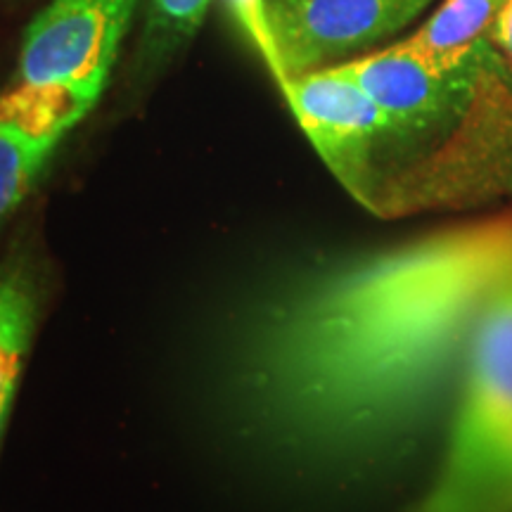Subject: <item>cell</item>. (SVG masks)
<instances>
[{"mask_svg": "<svg viewBox=\"0 0 512 512\" xmlns=\"http://www.w3.org/2000/svg\"><path fill=\"white\" fill-rule=\"evenodd\" d=\"M512 271V216L283 273L223 330V420L256 460L361 479L406 456Z\"/></svg>", "mask_w": 512, "mask_h": 512, "instance_id": "6da1fadb", "label": "cell"}, {"mask_svg": "<svg viewBox=\"0 0 512 512\" xmlns=\"http://www.w3.org/2000/svg\"><path fill=\"white\" fill-rule=\"evenodd\" d=\"M512 441V271L498 287L453 406L437 477L413 512H467L486 472Z\"/></svg>", "mask_w": 512, "mask_h": 512, "instance_id": "7a4b0ae2", "label": "cell"}, {"mask_svg": "<svg viewBox=\"0 0 512 512\" xmlns=\"http://www.w3.org/2000/svg\"><path fill=\"white\" fill-rule=\"evenodd\" d=\"M280 93L313 150L363 207L382 216L389 176L384 155L399 143L392 121L335 64L294 76Z\"/></svg>", "mask_w": 512, "mask_h": 512, "instance_id": "3957f363", "label": "cell"}, {"mask_svg": "<svg viewBox=\"0 0 512 512\" xmlns=\"http://www.w3.org/2000/svg\"><path fill=\"white\" fill-rule=\"evenodd\" d=\"M489 57L486 41L456 53H425L406 38L335 67L387 114L399 140H408L467 110Z\"/></svg>", "mask_w": 512, "mask_h": 512, "instance_id": "277c9868", "label": "cell"}, {"mask_svg": "<svg viewBox=\"0 0 512 512\" xmlns=\"http://www.w3.org/2000/svg\"><path fill=\"white\" fill-rule=\"evenodd\" d=\"M140 0H50L24 34L19 81H67L100 98Z\"/></svg>", "mask_w": 512, "mask_h": 512, "instance_id": "5b68a950", "label": "cell"}, {"mask_svg": "<svg viewBox=\"0 0 512 512\" xmlns=\"http://www.w3.org/2000/svg\"><path fill=\"white\" fill-rule=\"evenodd\" d=\"M430 5L432 0H266L283 67L280 86L396 34Z\"/></svg>", "mask_w": 512, "mask_h": 512, "instance_id": "8992f818", "label": "cell"}, {"mask_svg": "<svg viewBox=\"0 0 512 512\" xmlns=\"http://www.w3.org/2000/svg\"><path fill=\"white\" fill-rule=\"evenodd\" d=\"M48 294V256L27 235L0 261V446Z\"/></svg>", "mask_w": 512, "mask_h": 512, "instance_id": "52a82bcc", "label": "cell"}, {"mask_svg": "<svg viewBox=\"0 0 512 512\" xmlns=\"http://www.w3.org/2000/svg\"><path fill=\"white\" fill-rule=\"evenodd\" d=\"M98 95L67 81H19L0 93V126L38 145L57 147L93 110Z\"/></svg>", "mask_w": 512, "mask_h": 512, "instance_id": "ba28073f", "label": "cell"}, {"mask_svg": "<svg viewBox=\"0 0 512 512\" xmlns=\"http://www.w3.org/2000/svg\"><path fill=\"white\" fill-rule=\"evenodd\" d=\"M209 5L211 0H150L136 53L140 81L164 69L188 46L202 27Z\"/></svg>", "mask_w": 512, "mask_h": 512, "instance_id": "9c48e42d", "label": "cell"}, {"mask_svg": "<svg viewBox=\"0 0 512 512\" xmlns=\"http://www.w3.org/2000/svg\"><path fill=\"white\" fill-rule=\"evenodd\" d=\"M501 0H444L408 38L425 53H456L489 38Z\"/></svg>", "mask_w": 512, "mask_h": 512, "instance_id": "30bf717a", "label": "cell"}, {"mask_svg": "<svg viewBox=\"0 0 512 512\" xmlns=\"http://www.w3.org/2000/svg\"><path fill=\"white\" fill-rule=\"evenodd\" d=\"M55 150L0 126V233L46 174Z\"/></svg>", "mask_w": 512, "mask_h": 512, "instance_id": "8fae6325", "label": "cell"}, {"mask_svg": "<svg viewBox=\"0 0 512 512\" xmlns=\"http://www.w3.org/2000/svg\"><path fill=\"white\" fill-rule=\"evenodd\" d=\"M226 3L230 12H233V19L242 29V34L247 36V41L252 43L275 83L280 86V81H283V67H280L278 48H275L271 22H268L266 0H226Z\"/></svg>", "mask_w": 512, "mask_h": 512, "instance_id": "7c38bea8", "label": "cell"}, {"mask_svg": "<svg viewBox=\"0 0 512 512\" xmlns=\"http://www.w3.org/2000/svg\"><path fill=\"white\" fill-rule=\"evenodd\" d=\"M467 512H512V441L486 472Z\"/></svg>", "mask_w": 512, "mask_h": 512, "instance_id": "4fadbf2b", "label": "cell"}, {"mask_svg": "<svg viewBox=\"0 0 512 512\" xmlns=\"http://www.w3.org/2000/svg\"><path fill=\"white\" fill-rule=\"evenodd\" d=\"M489 38L496 48L503 50L505 57L512 60V0H501Z\"/></svg>", "mask_w": 512, "mask_h": 512, "instance_id": "5bb4252c", "label": "cell"}, {"mask_svg": "<svg viewBox=\"0 0 512 512\" xmlns=\"http://www.w3.org/2000/svg\"><path fill=\"white\" fill-rule=\"evenodd\" d=\"M508 185H510V190H512V171H510V181H508Z\"/></svg>", "mask_w": 512, "mask_h": 512, "instance_id": "9a60e30c", "label": "cell"}]
</instances>
